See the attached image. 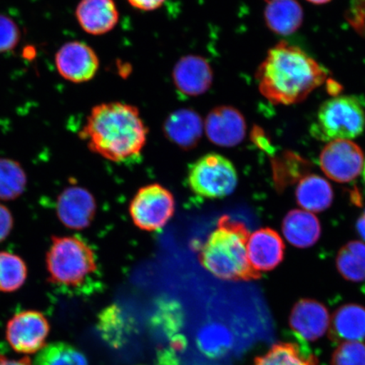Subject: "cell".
<instances>
[{
	"label": "cell",
	"instance_id": "cell-1",
	"mask_svg": "<svg viewBox=\"0 0 365 365\" xmlns=\"http://www.w3.org/2000/svg\"><path fill=\"white\" fill-rule=\"evenodd\" d=\"M328 72L304 50L281 42L269 50L257 72L259 93L276 105L303 102L325 83Z\"/></svg>",
	"mask_w": 365,
	"mask_h": 365
},
{
	"label": "cell",
	"instance_id": "cell-2",
	"mask_svg": "<svg viewBox=\"0 0 365 365\" xmlns=\"http://www.w3.org/2000/svg\"><path fill=\"white\" fill-rule=\"evenodd\" d=\"M148 134L138 108L113 102L91 109L80 135L91 152L120 163L140 155L147 143Z\"/></svg>",
	"mask_w": 365,
	"mask_h": 365
},
{
	"label": "cell",
	"instance_id": "cell-3",
	"mask_svg": "<svg viewBox=\"0 0 365 365\" xmlns=\"http://www.w3.org/2000/svg\"><path fill=\"white\" fill-rule=\"evenodd\" d=\"M248 228L244 223L227 216L217 226L200 251L199 259L205 270L227 281H252L261 277L249 262Z\"/></svg>",
	"mask_w": 365,
	"mask_h": 365
},
{
	"label": "cell",
	"instance_id": "cell-4",
	"mask_svg": "<svg viewBox=\"0 0 365 365\" xmlns=\"http://www.w3.org/2000/svg\"><path fill=\"white\" fill-rule=\"evenodd\" d=\"M46 264L50 284L72 293L81 290L98 270L93 250L76 236L53 237Z\"/></svg>",
	"mask_w": 365,
	"mask_h": 365
},
{
	"label": "cell",
	"instance_id": "cell-5",
	"mask_svg": "<svg viewBox=\"0 0 365 365\" xmlns=\"http://www.w3.org/2000/svg\"><path fill=\"white\" fill-rule=\"evenodd\" d=\"M356 96H339L324 102L310 128L314 138L330 143L357 138L365 130V108Z\"/></svg>",
	"mask_w": 365,
	"mask_h": 365
},
{
	"label": "cell",
	"instance_id": "cell-6",
	"mask_svg": "<svg viewBox=\"0 0 365 365\" xmlns=\"http://www.w3.org/2000/svg\"><path fill=\"white\" fill-rule=\"evenodd\" d=\"M189 185L193 192L204 198L226 197L238 185L234 164L217 153H209L190 166Z\"/></svg>",
	"mask_w": 365,
	"mask_h": 365
},
{
	"label": "cell",
	"instance_id": "cell-7",
	"mask_svg": "<svg viewBox=\"0 0 365 365\" xmlns=\"http://www.w3.org/2000/svg\"><path fill=\"white\" fill-rule=\"evenodd\" d=\"M175 211V200L170 190L153 184L143 187L130 205V214L140 230L157 231L165 226Z\"/></svg>",
	"mask_w": 365,
	"mask_h": 365
},
{
	"label": "cell",
	"instance_id": "cell-8",
	"mask_svg": "<svg viewBox=\"0 0 365 365\" xmlns=\"http://www.w3.org/2000/svg\"><path fill=\"white\" fill-rule=\"evenodd\" d=\"M361 148L351 140L330 141L319 155V167L330 180L346 184L357 179L363 171Z\"/></svg>",
	"mask_w": 365,
	"mask_h": 365
},
{
	"label": "cell",
	"instance_id": "cell-9",
	"mask_svg": "<svg viewBox=\"0 0 365 365\" xmlns=\"http://www.w3.org/2000/svg\"><path fill=\"white\" fill-rule=\"evenodd\" d=\"M49 331V323L43 314L26 310L9 321L6 339L16 352L31 354L44 348Z\"/></svg>",
	"mask_w": 365,
	"mask_h": 365
},
{
	"label": "cell",
	"instance_id": "cell-10",
	"mask_svg": "<svg viewBox=\"0 0 365 365\" xmlns=\"http://www.w3.org/2000/svg\"><path fill=\"white\" fill-rule=\"evenodd\" d=\"M56 66L63 79L73 83H84L97 75L100 62L98 54L89 45L71 41L58 50Z\"/></svg>",
	"mask_w": 365,
	"mask_h": 365
},
{
	"label": "cell",
	"instance_id": "cell-11",
	"mask_svg": "<svg viewBox=\"0 0 365 365\" xmlns=\"http://www.w3.org/2000/svg\"><path fill=\"white\" fill-rule=\"evenodd\" d=\"M208 139L219 147L231 148L243 141L246 122L243 114L231 106H220L209 113L204 123Z\"/></svg>",
	"mask_w": 365,
	"mask_h": 365
},
{
	"label": "cell",
	"instance_id": "cell-12",
	"mask_svg": "<svg viewBox=\"0 0 365 365\" xmlns=\"http://www.w3.org/2000/svg\"><path fill=\"white\" fill-rule=\"evenodd\" d=\"M331 317L327 308L316 299H302L294 304L289 326L301 339L314 341L329 330Z\"/></svg>",
	"mask_w": 365,
	"mask_h": 365
},
{
	"label": "cell",
	"instance_id": "cell-13",
	"mask_svg": "<svg viewBox=\"0 0 365 365\" xmlns=\"http://www.w3.org/2000/svg\"><path fill=\"white\" fill-rule=\"evenodd\" d=\"M96 202L88 190L78 186L68 187L58 196L57 214L63 225L81 230L93 222Z\"/></svg>",
	"mask_w": 365,
	"mask_h": 365
},
{
	"label": "cell",
	"instance_id": "cell-14",
	"mask_svg": "<svg viewBox=\"0 0 365 365\" xmlns=\"http://www.w3.org/2000/svg\"><path fill=\"white\" fill-rule=\"evenodd\" d=\"M173 79L181 94L187 97H197L211 88L212 68L207 59L190 54L177 62L173 68Z\"/></svg>",
	"mask_w": 365,
	"mask_h": 365
},
{
	"label": "cell",
	"instance_id": "cell-15",
	"mask_svg": "<svg viewBox=\"0 0 365 365\" xmlns=\"http://www.w3.org/2000/svg\"><path fill=\"white\" fill-rule=\"evenodd\" d=\"M247 251L254 270L259 273L270 272L284 261L285 245L275 230L264 227L250 235Z\"/></svg>",
	"mask_w": 365,
	"mask_h": 365
},
{
	"label": "cell",
	"instance_id": "cell-16",
	"mask_svg": "<svg viewBox=\"0 0 365 365\" xmlns=\"http://www.w3.org/2000/svg\"><path fill=\"white\" fill-rule=\"evenodd\" d=\"M76 17L86 34L100 36L114 29L120 20V12L114 0H81Z\"/></svg>",
	"mask_w": 365,
	"mask_h": 365
},
{
	"label": "cell",
	"instance_id": "cell-17",
	"mask_svg": "<svg viewBox=\"0 0 365 365\" xmlns=\"http://www.w3.org/2000/svg\"><path fill=\"white\" fill-rule=\"evenodd\" d=\"M204 123L192 109L181 108L170 114L164 123L163 130L168 140L182 149H191L199 143Z\"/></svg>",
	"mask_w": 365,
	"mask_h": 365
},
{
	"label": "cell",
	"instance_id": "cell-18",
	"mask_svg": "<svg viewBox=\"0 0 365 365\" xmlns=\"http://www.w3.org/2000/svg\"><path fill=\"white\" fill-rule=\"evenodd\" d=\"M330 339L335 342L365 341V307L348 304L336 310L331 318Z\"/></svg>",
	"mask_w": 365,
	"mask_h": 365
},
{
	"label": "cell",
	"instance_id": "cell-19",
	"mask_svg": "<svg viewBox=\"0 0 365 365\" xmlns=\"http://www.w3.org/2000/svg\"><path fill=\"white\" fill-rule=\"evenodd\" d=\"M285 239L296 248L307 249L316 245L321 238L322 226L314 213L305 210H292L282 222Z\"/></svg>",
	"mask_w": 365,
	"mask_h": 365
},
{
	"label": "cell",
	"instance_id": "cell-20",
	"mask_svg": "<svg viewBox=\"0 0 365 365\" xmlns=\"http://www.w3.org/2000/svg\"><path fill=\"white\" fill-rule=\"evenodd\" d=\"M264 17L272 33L289 36L294 34L302 25L304 11L296 0H272L268 2Z\"/></svg>",
	"mask_w": 365,
	"mask_h": 365
},
{
	"label": "cell",
	"instance_id": "cell-21",
	"mask_svg": "<svg viewBox=\"0 0 365 365\" xmlns=\"http://www.w3.org/2000/svg\"><path fill=\"white\" fill-rule=\"evenodd\" d=\"M297 202L305 211L319 213L329 208L334 198L332 187L325 178L317 175L305 176L295 191Z\"/></svg>",
	"mask_w": 365,
	"mask_h": 365
},
{
	"label": "cell",
	"instance_id": "cell-22",
	"mask_svg": "<svg viewBox=\"0 0 365 365\" xmlns=\"http://www.w3.org/2000/svg\"><path fill=\"white\" fill-rule=\"evenodd\" d=\"M98 328L103 339L113 348H121L130 336L133 325L117 305L103 310L98 319Z\"/></svg>",
	"mask_w": 365,
	"mask_h": 365
},
{
	"label": "cell",
	"instance_id": "cell-23",
	"mask_svg": "<svg viewBox=\"0 0 365 365\" xmlns=\"http://www.w3.org/2000/svg\"><path fill=\"white\" fill-rule=\"evenodd\" d=\"M312 353L305 352L294 342H278L266 354L255 358L253 365H318Z\"/></svg>",
	"mask_w": 365,
	"mask_h": 365
},
{
	"label": "cell",
	"instance_id": "cell-24",
	"mask_svg": "<svg viewBox=\"0 0 365 365\" xmlns=\"http://www.w3.org/2000/svg\"><path fill=\"white\" fill-rule=\"evenodd\" d=\"M337 271L345 280H365V243L354 240L342 246L336 259Z\"/></svg>",
	"mask_w": 365,
	"mask_h": 365
},
{
	"label": "cell",
	"instance_id": "cell-25",
	"mask_svg": "<svg viewBox=\"0 0 365 365\" xmlns=\"http://www.w3.org/2000/svg\"><path fill=\"white\" fill-rule=\"evenodd\" d=\"M198 348L210 358H218L230 351L232 337L230 331L221 324H209L202 327L196 339Z\"/></svg>",
	"mask_w": 365,
	"mask_h": 365
},
{
	"label": "cell",
	"instance_id": "cell-26",
	"mask_svg": "<svg viewBox=\"0 0 365 365\" xmlns=\"http://www.w3.org/2000/svg\"><path fill=\"white\" fill-rule=\"evenodd\" d=\"M150 325L155 331L162 333L168 339L180 334L184 325V317L180 305L173 300L161 301L156 312L150 319Z\"/></svg>",
	"mask_w": 365,
	"mask_h": 365
},
{
	"label": "cell",
	"instance_id": "cell-27",
	"mask_svg": "<svg viewBox=\"0 0 365 365\" xmlns=\"http://www.w3.org/2000/svg\"><path fill=\"white\" fill-rule=\"evenodd\" d=\"M33 365H89L86 356L74 346L58 341L45 346Z\"/></svg>",
	"mask_w": 365,
	"mask_h": 365
},
{
	"label": "cell",
	"instance_id": "cell-28",
	"mask_svg": "<svg viewBox=\"0 0 365 365\" xmlns=\"http://www.w3.org/2000/svg\"><path fill=\"white\" fill-rule=\"evenodd\" d=\"M27 268L23 259L15 254L0 252V292L11 293L25 284Z\"/></svg>",
	"mask_w": 365,
	"mask_h": 365
},
{
	"label": "cell",
	"instance_id": "cell-29",
	"mask_svg": "<svg viewBox=\"0 0 365 365\" xmlns=\"http://www.w3.org/2000/svg\"><path fill=\"white\" fill-rule=\"evenodd\" d=\"M26 185V175L17 162L0 158V200H14L23 193Z\"/></svg>",
	"mask_w": 365,
	"mask_h": 365
},
{
	"label": "cell",
	"instance_id": "cell-30",
	"mask_svg": "<svg viewBox=\"0 0 365 365\" xmlns=\"http://www.w3.org/2000/svg\"><path fill=\"white\" fill-rule=\"evenodd\" d=\"M331 365H365L364 342H342L333 352Z\"/></svg>",
	"mask_w": 365,
	"mask_h": 365
},
{
	"label": "cell",
	"instance_id": "cell-31",
	"mask_svg": "<svg viewBox=\"0 0 365 365\" xmlns=\"http://www.w3.org/2000/svg\"><path fill=\"white\" fill-rule=\"evenodd\" d=\"M21 40L19 26L11 18L0 14V53L11 51Z\"/></svg>",
	"mask_w": 365,
	"mask_h": 365
},
{
	"label": "cell",
	"instance_id": "cell-32",
	"mask_svg": "<svg viewBox=\"0 0 365 365\" xmlns=\"http://www.w3.org/2000/svg\"><path fill=\"white\" fill-rule=\"evenodd\" d=\"M13 217L9 209L0 204V242L6 240L13 227Z\"/></svg>",
	"mask_w": 365,
	"mask_h": 365
},
{
	"label": "cell",
	"instance_id": "cell-33",
	"mask_svg": "<svg viewBox=\"0 0 365 365\" xmlns=\"http://www.w3.org/2000/svg\"><path fill=\"white\" fill-rule=\"evenodd\" d=\"M158 365H180L179 358L175 351L170 346L158 349L157 353Z\"/></svg>",
	"mask_w": 365,
	"mask_h": 365
},
{
	"label": "cell",
	"instance_id": "cell-34",
	"mask_svg": "<svg viewBox=\"0 0 365 365\" xmlns=\"http://www.w3.org/2000/svg\"><path fill=\"white\" fill-rule=\"evenodd\" d=\"M165 1L166 0H128L131 6L143 11L158 10Z\"/></svg>",
	"mask_w": 365,
	"mask_h": 365
},
{
	"label": "cell",
	"instance_id": "cell-35",
	"mask_svg": "<svg viewBox=\"0 0 365 365\" xmlns=\"http://www.w3.org/2000/svg\"><path fill=\"white\" fill-rule=\"evenodd\" d=\"M0 365H33L29 358L12 359L0 354Z\"/></svg>",
	"mask_w": 365,
	"mask_h": 365
},
{
	"label": "cell",
	"instance_id": "cell-36",
	"mask_svg": "<svg viewBox=\"0 0 365 365\" xmlns=\"http://www.w3.org/2000/svg\"><path fill=\"white\" fill-rule=\"evenodd\" d=\"M356 228H357L359 235L365 242V210L362 215L358 219L357 223H356Z\"/></svg>",
	"mask_w": 365,
	"mask_h": 365
},
{
	"label": "cell",
	"instance_id": "cell-37",
	"mask_svg": "<svg viewBox=\"0 0 365 365\" xmlns=\"http://www.w3.org/2000/svg\"><path fill=\"white\" fill-rule=\"evenodd\" d=\"M308 2L314 4H325L331 1V0H307Z\"/></svg>",
	"mask_w": 365,
	"mask_h": 365
},
{
	"label": "cell",
	"instance_id": "cell-38",
	"mask_svg": "<svg viewBox=\"0 0 365 365\" xmlns=\"http://www.w3.org/2000/svg\"><path fill=\"white\" fill-rule=\"evenodd\" d=\"M363 180H364V185H365V162H364V168H363Z\"/></svg>",
	"mask_w": 365,
	"mask_h": 365
},
{
	"label": "cell",
	"instance_id": "cell-39",
	"mask_svg": "<svg viewBox=\"0 0 365 365\" xmlns=\"http://www.w3.org/2000/svg\"><path fill=\"white\" fill-rule=\"evenodd\" d=\"M269 1H272V0H268V2H269Z\"/></svg>",
	"mask_w": 365,
	"mask_h": 365
}]
</instances>
